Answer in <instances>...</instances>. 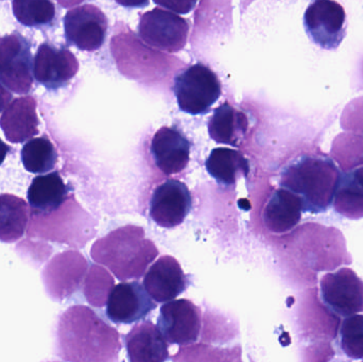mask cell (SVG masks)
Segmentation results:
<instances>
[{"label":"cell","instance_id":"cell-20","mask_svg":"<svg viewBox=\"0 0 363 362\" xmlns=\"http://www.w3.org/2000/svg\"><path fill=\"white\" fill-rule=\"evenodd\" d=\"M333 204L335 210L345 218H363V167L341 172Z\"/></svg>","mask_w":363,"mask_h":362},{"label":"cell","instance_id":"cell-25","mask_svg":"<svg viewBox=\"0 0 363 362\" xmlns=\"http://www.w3.org/2000/svg\"><path fill=\"white\" fill-rule=\"evenodd\" d=\"M330 157L341 172L363 167V135L351 132L337 135L332 144Z\"/></svg>","mask_w":363,"mask_h":362},{"label":"cell","instance_id":"cell-18","mask_svg":"<svg viewBox=\"0 0 363 362\" xmlns=\"http://www.w3.org/2000/svg\"><path fill=\"white\" fill-rule=\"evenodd\" d=\"M249 129V118L242 111L230 106L228 101L213 111L208 121L211 140L219 144L240 146Z\"/></svg>","mask_w":363,"mask_h":362},{"label":"cell","instance_id":"cell-15","mask_svg":"<svg viewBox=\"0 0 363 362\" xmlns=\"http://www.w3.org/2000/svg\"><path fill=\"white\" fill-rule=\"evenodd\" d=\"M38 102L32 96L16 98L6 106L0 118V128L12 144L27 142L40 133Z\"/></svg>","mask_w":363,"mask_h":362},{"label":"cell","instance_id":"cell-14","mask_svg":"<svg viewBox=\"0 0 363 362\" xmlns=\"http://www.w3.org/2000/svg\"><path fill=\"white\" fill-rule=\"evenodd\" d=\"M151 153L164 174H179L189 162L190 142L177 128L163 127L153 136Z\"/></svg>","mask_w":363,"mask_h":362},{"label":"cell","instance_id":"cell-9","mask_svg":"<svg viewBox=\"0 0 363 362\" xmlns=\"http://www.w3.org/2000/svg\"><path fill=\"white\" fill-rule=\"evenodd\" d=\"M157 327L168 344H194L200 334V310L185 299L166 302L161 307Z\"/></svg>","mask_w":363,"mask_h":362},{"label":"cell","instance_id":"cell-6","mask_svg":"<svg viewBox=\"0 0 363 362\" xmlns=\"http://www.w3.org/2000/svg\"><path fill=\"white\" fill-rule=\"evenodd\" d=\"M320 298L337 316L347 318L363 312V281L351 268L324 274Z\"/></svg>","mask_w":363,"mask_h":362},{"label":"cell","instance_id":"cell-8","mask_svg":"<svg viewBox=\"0 0 363 362\" xmlns=\"http://www.w3.org/2000/svg\"><path fill=\"white\" fill-rule=\"evenodd\" d=\"M78 72V60L66 47L45 42L34 55V79L50 91L66 86Z\"/></svg>","mask_w":363,"mask_h":362},{"label":"cell","instance_id":"cell-22","mask_svg":"<svg viewBox=\"0 0 363 362\" xmlns=\"http://www.w3.org/2000/svg\"><path fill=\"white\" fill-rule=\"evenodd\" d=\"M207 171L218 182L233 185L241 176H247L250 165L242 153L230 148H216L206 159Z\"/></svg>","mask_w":363,"mask_h":362},{"label":"cell","instance_id":"cell-11","mask_svg":"<svg viewBox=\"0 0 363 362\" xmlns=\"http://www.w3.org/2000/svg\"><path fill=\"white\" fill-rule=\"evenodd\" d=\"M155 303L140 283H121L108 295L106 316L114 323L131 324L146 318L157 307Z\"/></svg>","mask_w":363,"mask_h":362},{"label":"cell","instance_id":"cell-16","mask_svg":"<svg viewBox=\"0 0 363 362\" xmlns=\"http://www.w3.org/2000/svg\"><path fill=\"white\" fill-rule=\"evenodd\" d=\"M303 212L300 196L281 187L269 198L262 213V220L271 233L285 234L300 223Z\"/></svg>","mask_w":363,"mask_h":362},{"label":"cell","instance_id":"cell-1","mask_svg":"<svg viewBox=\"0 0 363 362\" xmlns=\"http://www.w3.org/2000/svg\"><path fill=\"white\" fill-rule=\"evenodd\" d=\"M341 171L332 157L305 154L292 162L281 176V187L300 196L303 210L326 212L334 201Z\"/></svg>","mask_w":363,"mask_h":362},{"label":"cell","instance_id":"cell-3","mask_svg":"<svg viewBox=\"0 0 363 362\" xmlns=\"http://www.w3.org/2000/svg\"><path fill=\"white\" fill-rule=\"evenodd\" d=\"M31 42L18 31L0 38V83L12 93L26 95L33 85Z\"/></svg>","mask_w":363,"mask_h":362},{"label":"cell","instance_id":"cell-5","mask_svg":"<svg viewBox=\"0 0 363 362\" xmlns=\"http://www.w3.org/2000/svg\"><path fill=\"white\" fill-rule=\"evenodd\" d=\"M138 33L153 48L179 52L187 44L189 23L172 11L155 8L140 15Z\"/></svg>","mask_w":363,"mask_h":362},{"label":"cell","instance_id":"cell-17","mask_svg":"<svg viewBox=\"0 0 363 362\" xmlns=\"http://www.w3.org/2000/svg\"><path fill=\"white\" fill-rule=\"evenodd\" d=\"M125 346L132 362H163L169 358L163 334L150 321L135 325L125 337Z\"/></svg>","mask_w":363,"mask_h":362},{"label":"cell","instance_id":"cell-27","mask_svg":"<svg viewBox=\"0 0 363 362\" xmlns=\"http://www.w3.org/2000/svg\"><path fill=\"white\" fill-rule=\"evenodd\" d=\"M341 127L347 132L363 135V97L350 102L341 116Z\"/></svg>","mask_w":363,"mask_h":362},{"label":"cell","instance_id":"cell-29","mask_svg":"<svg viewBox=\"0 0 363 362\" xmlns=\"http://www.w3.org/2000/svg\"><path fill=\"white\" fill-rule=\"evenodd\" d=\"M12 100V94L0 83V114Z\"/></svg>","mask_w":363,"mask_h":362},{"label":"cell","instance_id":"cell-23","mask_svg":"<svg viewBox=\"0 0 363 362\" xmlns=\"http://www.w3.org/2000/svg\"><path fill=\"white\" fill-rule=\"evenodd\" d=\"M12 9L19 23L36 29L50 27L57 16L52 0H13Z\"/></svg>","mask_w":363,"mask_h":362},{"label":"cell","instance_id":"cell-31","mask_svg":"<svg viewBox=\"0 0 363 362\" xmlns=\"http://www.w3.org/2000/svg\"><path fill=\"white\" fill-rule=\"evenodd\" d=\"M11 147L8 146L6 142H2L1 138H0V166L4 163V159H6V155L10 152Z\"/></svg>","mask_w":363,"mask_h":362},{"label":"cell","instance_id":"cell-10","mask_svg":"<svg viewBox=\"0 0 363 362\" xmlns=\"http://www.w3.org/2000/svg\"><path fill=\"white\" fill-rule=\"evenodd\" d=\"M189 189L178 180L165 181L153 191L150 216L160 227L172 229L181 225L191 210Z\"/></svg>","mask_w":363,"mask_h":362},{"label":"cell","instance_id":"cell-21","mask_svg":"<svg viewBox=\"0 0 363 362\" xmlns=\"http://www.w3.org/2000/svg\"><path fill=\"white\" fill-rule=\"evenodd\" d=\"M30 210L23 198L14 195H0V242H18L27 229Z\"/></svg>","mask_w":363,"mask_h":362},{"label":"cell","instance_id":"cell-12","mask_svg":"<svg viewBox=\"0 0 363 362\" xmlns=\"http://www.w3.org/2000/svg\"><path fill=\"white\" fill-rule=\"evenodd\" d=\"M85 266V259L76 252L53 257L42 272L43 284L49 297L61 301L72 295L80 283Z\"/></svg>","mask_w":363,"mask_h":362},{"label":"cell","instance_id":"cell-7","mask_svg":"<svg viewBox=\"0 0 363 362\" xmlns=\"http://www.w3.org/2000/svg\"><path fill=\"white\" fill-rule=\"evenodd\" d=\"M108 28V17L94 4L76 6L64 17L66 40L79 50L93 52L101 48Z\"/></svg>","mask_w":363,"mask_h":362},{"label":"cell","instance_id":"cell-13","mask_svg":"<svg viewBox=\"0 0 363 362\" xmlns=\"http://www.w3.org/2000/svg\"><path fill=\"white\" fill-rule=\"evenodd\" d=\"M144 287L157 303H166L186 290L188 278L178 261L165 255L151 266L145 276Z\"/></svg>","mask_w":363,"mask_h":362},{"label":"cell","instance_id":"cell-2","mask_svg":"<svg viewBox=\"0 0 363 362\" xmlns=\"http://www.w3.org/2000/svg\"><path fill=\"white\" fill-rule=\"evenodd\" d=\"M174 91L183 112L204 115L221 97L222 85L208 66L196 63L177 77Z\"/></svg>","mask_w":363,"mask_h":362},{"label":"cell","instance_id":"cell-28","mask_svg":"<svg viewBox=\"0 0 363 362\" xmlns=\"http://www.w3.org/2000/svg\"><path fill=\"white\" fill-rule=\"evenodd\" d=\"M155 4L178 14H188L194 10L198 0H153Z\"/></svg>","mask_w":363,"mask_h":362},{"label":"cell","instance_id":"cell-24","mask_svg":"<svg viewBox=\"0 0 363 362\" xmlns=\"http://www.w3.org/2000/svg\"><path fill=\"white\" fill-rule=\"evenodd\" d=\"M21 155L23 167L31 174H47L57 165V150L46 136L26 142Z\"/></svg>","mask_w":363,"mask_h":362},{"label":"cell","instance_id":"cell-30","mask_svg":"<svg viewBox=\"0 0 363 362\" xmlns=\"http://www.w3.org/2000/svg\"><path fill=\"white\" fill-rule=\"evenodd\" d=\"M116 2L125 8H145L149 4V0H116Z\"/></svg>","mask_w":363,"mask_h":362},{"label":"cell","instance_id":"cell-19","mask_svg":"<svg viewBox=\"0 0 363 362\" xmlns=\"http://www.w3.org/2000/svg\"><path fill=\"white\" fill-rule=\"evenodd\" d=\"M69 188L59 172H50L32 180L28 189V201L31 213L48 214L61 208L67 201Z\"/></svg>","mask_w":363,"mask_h":362},{"label":"cell","instance_id":"cell-26","mask_svg":"<svg viewBox=\"0 0 363 362\" xmlns=\"http://www.w3.org/2000/svg\"><path fill=\"white\" fill-rule=\"evenodd\" d=\"M340 346L349 358L363 361V315H352L343 321Z\"/></svg>","mask_w":363,"mask_h":362},{"label":"cell","instance_id":"cell-4","mask_svg":"<svg viewBox=\"0 0 363 362\" xmlns=\"http://www.w3.org/2000/svg\"><path fill=\"white\" fill-rule=\"evenodd\" d=\"M303 23L311 42L324 50H336L347 35V12L336 0H311Z\"/></svg>","mask_w":363,"mask_h":362}]
</instances>
